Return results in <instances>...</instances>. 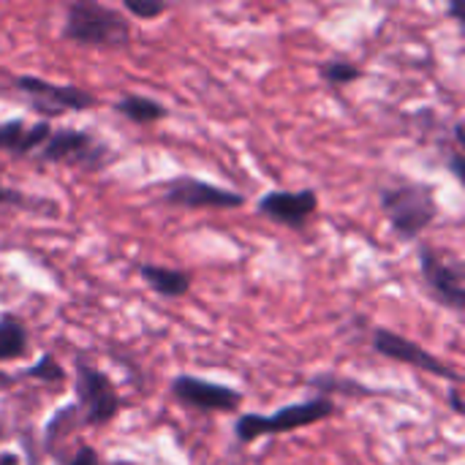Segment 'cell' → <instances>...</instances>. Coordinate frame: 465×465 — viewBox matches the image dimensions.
I'll return each mask as SVG.
<instances>
[{
  "instance_id": "cell-1",
  "label": "cell",
  "mask_w": 465,
  "mask_h": 465,
  "mask_svg": "<svg viewBox=\"0 0 465 465\" xmlns=\"http://www.w3.org/2000/svg\"><path fill=\"white\" fill-rule=\"evenodd\" d=\"M63 35L79 46L120 49L131 41V25L117 8L95 0H74L65 8Z\"/></svg>"
},
{
  "instance_id": "cell-2",
  "label": "cell",
  "mask_w": 465,
  "mask_h": 465,
  "mask_svg": "<svg viewBox=\"0 0 465 465\" xmlns=\"http://www.w3.org/2000/svg\"><path fill=\"white\" fill-rule=\"evenodd\" d=\"M381 210L392 226V232L403 240L411 242L417 240L436 218H439V202L436 191L425 183H395L387 185L379 193Z\"/></svg>"
},
{
  "instance_id": "cell-3",
  "label": "cell",
  "mask_w": 465,
  "mask_h": 465,
  "mask_svg": "<svg viewBox=\"0 0 465 465\" xmlns=\"http://www.w3.org/2000/svg\"><path fill=\"white\" fill-rule=\"evenodd\" d=\"M335 414V403L327 398H313L305 403H292L278 409L275 414L264 417V414H242L234 422V436L240 444H253L262 436H275V433H289V430H300L316 422H324Z\"/></svg>"
},
{
  "instance_id": "cell-4",
  "label": "cell",
  "mask_w": 465,
  "mask_h": 465,
  "mask_svg": "<svg viewBox=\"0 0 465 465\" xmlns=\"http://www.w3.org/2000/svg\"><path fill=\"white\" fill-rule=\"evenodd\" d=\"M38 158L49 161V163L76 166L82 172H101L104 166L112 163L114 153H112V147L106 142H101L90 131L60 128V131H52V136L44 142Z\"/></svg>"
},
{
  "instance_id": "cell-5",
  "label": "cell",
  "mask_w": 465,
  "mask_h": 465,
  "mask_svg": "<svg viewBox=\"0 0 465 465\" xmlns=\"http://www.w3.org/2000/svg\"><path fill=\"white\" fill-rule=\"evenodd\" d=\"M16 87L19 93H25L30 98V106L38 114H65V112H87L95 106V95L76 87V84H57L41 76H30L22 74L16 76Z\"/></svg>"
},
{
  "instance_id": "cell-6",
  "label": "cell",
  "mask_w": 465,
  "mask_h": 465,
  "mask_svg": "<svg viewBox=\"0 0 465 465\" xmlns=\"http://www.w3.org/2000/svg\"><path fill=\"white\" fill-rule=\"evenodd\" d=\"M420 272L425 278L428 292L452 311L465 308V275L463 264L458 259H447L430 245L420 248Z\"/></svg>"
},
{
  "instance_id": "cell-7",
  "label": "cell",
  "mask_w": 465,
  "mask_h": 465,
  "mask_svg": "<svg viewBox=\"0 0 465 465\" xmlns=\"http://www.w3.org/2000/svg\"><path fill=\"white\" fill-rule=\"evenodd\" d=\"M371 346L376 354L387 357V360H395L401 365H411L417 371H425V373H433L439 379H447V381H455L460 384V373L452 371L447 362H441L439 357H433L430 351H425L420 343L387 330V327H376L373 335H371Z\"/></svg>"
},
{
  "instance_id": "cell-8",
  "label": "cell",
  "mask_w": 465,
  "mask_h": 465,
  "mask_svg": "<svg viewBox=\"0 0 465 465\" xmlns=\"http://www.w3.org/2000/svg\"><path fill=\"white\" fill-rule=\"evenodd\" d=\"M163 202L177 204V207H191V210H202V207L232 210V207H242L245 196L237 191H229V188L213 185L207 180L180 174V177L163 183Z\"/></svg>"
},
{
  "instance_id": "cell-9",
  "label": "cell",
  "mask_w": 465,
  "mask_h": 465,
  "mask_svg": "<svg viewBox=\"0 0 465 465\" xmlns=\"http://www.w3.org/2000/svg\"><path fill=\"white\" fill-rule=\"evenodd\" d=\"M76 398L84 409V420L90 425H106L117 417L120 398L112 387V381L93 365L79 362L76 365Z\"/></svg>"
},
{
  "instance_id": "cell-10",
  "label": "cell",
  "mask_w": 465,
  "mask_h": 465,
  "mask_svg": "<svg viewBox=\"0 0 465 465\" xmlns=\"http://www.w3.org/2000/svg\"><path fill=\"white\" fill-rule=\"evenodd\" d=\"M172 392L180 403L199 409V411H237L242 403V395L226 384H213L196 376H177L172 381Z\"/></svg>"
},
{
  "instance_id": "cell-11",
  "label": "cell",
  "mask_w": 465,
  "mask_h": 465,
  "mask_svg": "<svg viewBox=\"0 0 465 465\" xmlns=\"http://www.w3.org/2000/svg\"><path fill=\"white\" fill-rule=\"evenodd\" d=\"M256 210L275 221V223H283V226H292V229H302L311 215L319 210V193L313 188H305V191H267Z\"/></svg>"
},
{
  "instance_id": "cell-12",
  "label": "cell",
  "mask_w": 465,
  "mask_h": 465,
  "mask_svg": "<svg viewBox=\"0 0 465 465\" xmlns=\"http://www.w3.org/2000/svg\"><path fill=\"white\" fill-rule=\"evenodd\" d=\"M52 125L46 120H38L27 125L25 120H5L0 123V153L11 155H33L44 147V142L52 136Z\"/></svg>"
},
{
  "instance_id": "cell-13",
  "label": "cell",
  "mask_w": 465,
  "mask_h": 465,
  "mask_svg": "<svg viewBox=\"0 0 465 465\" xmlns=\"http://www.w3.org/2000/svg\"><path fill=\"white\" fill-rule=\"evenodd\" d=\"M139 275L155 294H161L166 300H177L191 289V278L183 270H172V267H161V264H139Z\"/></svg>"
},
{
  "instance_id": "cell-14",
  "label": "cell",
  "mask_w": 465,
  "mask_h": 465,
  "mask_svg": "<svg viewBox=\"0 0 465 465\" xmlns=\"http://www.w3.org/2000/svg\"><path fill=\"white\" fill-rule=\"evenodd\" d=\"M114 112L136 125H150L166 117V106L147 95H125L114 104Z\"/></svg>"
},
{
  "instance_id": "cell-15",
  "label": "cell",
  "mask_w": 465,
  "mask_h": 465,
  "mask_svg": "<svg viewBox=\"0 0 465 465\" xmlns=\"http://www.w3.org/2000/svg\"><path fill=\"white\" fill-rule=\"evenodd\" d=\"M25 351H27V330L16 319L3 316L0 319V362L16 360Z\"/></svg>"
},
{
  "instance_id": "cell-16",
  "label": "cell",
  "mask_w": 465,
  "mask_h": 465,
  "mask_svg": "<svg viewBox=\"0 0 465 465\" xmlns=\"http://www.w3.org/2000/svg\"><path fill=\"white\" fill-rule=\"evenodd\" d=\"M0 207H16V210H30V213H44V215H54L57 207L46 199L38 196H27L16 188H8L0 183Z\"/></svg>"
},
{
  "instance_id": "cell-17",
  "label": "cell",
  "mask_w": 465,
  "mask_h": 465,
  "mask_svg": "<svg viewBox=\"0 0 465 465\" xmlns=\"http://www.w3.org/2000/svg\"><path fill=\"white\" fill-rule=\"evenodd\" d=\"M319 74L330 87H343V84L357 82L362 76V68L349 60H327V63H322Z\"/></svg>"
},
{
  "instance_id": "cell-18",
  "label": "cell",
  "mask_w": 465,
  "mask_h": 465,
  "mask_svg": "<svg viewBox=\"0 0 465 465\" xmlns=\"http://www.w3.org/2000/svg\"><path fill=\"white\" fill-rule=\"evenodd\" d=\"M311 387H316L319 392H346V395H376L371 387L354 384V381H343L338 376H319L311 381Z\"/></svg>"
},
{
  "instance_id": "cell-19",
  "label": "cell",
  "mask_w": 465,
  "mask_h": 465,
  "mask_svg": "<svg viewBox=\"0 0 465 465\" xmlns=\"http://www.w3.org/2000/svg\"><path fill=\"white\" fill-rule=\"evenodd\" d=\"M30 379H38V381H63L65 379V371L60 368V362L57 360H52L49 354H44L35 365H30L27 371H25Z\"/></svg>"
},
{
  "instance_id": "cell-20",
  "label": "cell",
  "mask_w": 465,
  "mask_h": 465,
  "mask_svg": "<svg viewBox=\"0 0 465 465\" xmlns=\"http://www.w3.org/2000/svg\"><path fill=\"white\" fill-rule=\"evenodd\" d=\"M123 11L136 19H155L166 11V3L161 0H123Z\"/></svg>"
},
{
  "instance_id": "cell-21",
  "label": "cell",
  "mask_w": 465,
  "mask_h": 465,
  "mask_svg": "<svg viewBox=\"0 0 465 465\" xmlns=\"http://www.w3.org/2000/svg\"><path fill=\"white\" fill-rule=\"evenodd\" d=\"M68 465H101V460H98V452L93 447H79Z\"/></svg>"
},
{
  "instance_id": "cell-22",
  "label": "cell",
  "mask_w": 465,
  "mask_h": 465,
  "mask_svg": "<svg viewBox=\"0 0 465 465\" xmlns=\"http://www.w3.org/2000/svg\"><path fill=\"white\" fill-rule=\"evenodd\" d=\"M463 155L465 153H452V161H450V169H452V174L458 177V180H463V174H465V169H463Z\"/></svg>"
},
{
  "instance_id": "cell-23",
  "label": "cell",
  "mask_w": 465,
  "mask_h": 465,
  "mask_svg": "<svg viewBox=\"0 0 465 465\" xmlns=\"http://www.w3.org/2000/svg\"><path fill=\"white\" fill-rule=\"evenodd\" d=\"M450 403H452V411H455V414H463V411H465L463 398H460V390H458V387H455V390L450 392Z\"/></svg>"
},
{
  "instance_id": "cell-24",
  "label": "cell",
  "mask_w": 465,
  "mask_h": 465,
  "mask_svg": "<svg viewBox=\"0 0 465 465\" xmlns=\"http://www.w3.org/2000/svg\"><path fill=\"white\" fill-rule=\"evenodd\" d=\"M0 465H19V458L14 452H0Z\"/></svg>"
},
{
  "instance_id": "cell-25",
  "label": "cell",
  "mask_w": 465,
  "mask_h": 465,
  "mask_svg": "<svg viewBox=\"0 0 465 465\" xmlns=\"http://www.w3.org/2000/svg\"><path fill=\"white\" fill-rule=\"evenodd\" d=\"M0 441H3V422H0Z\"/></svg>"
}]
</instances>
